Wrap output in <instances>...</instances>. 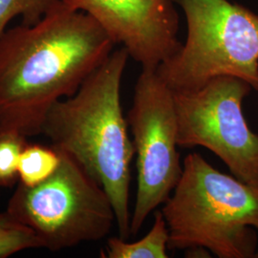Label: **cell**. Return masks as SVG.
<instances>
[{
    "label": "cell",
    "mask_w": 258,
    "mask_h": 258,
    "mask_svg": "<svg viewBox=\"0 0 258 258\" xmlns=\"http://www.w3.org/2000/svg\"><path fill=\"white\" fill-rule=\"evenodd\" d=\"M116 44L92 17L61 0L34 25L0 36V131L41 134L55 103L77 92Z\"/></svg>",
    "instance_id": "cell-1"
},
{
    "label": "cell",
    "mask_w": 258,
    "mask_h": 258,
    "mask_svg": "<svg viewBox=\"0 0 258 258\" xmlns=\"http://www.w3.org/2000/svg\"><path fill=\"white\" fill-rule=\"evenodd\" d=\"M129 55L113 51L73 96L55 103L41 134L67 153L102 185L115 212L120 238L128 239L131 164L135 156L128 122L120 103V86Z\"/></svg>",
    "instance_id": "cell-2"
},
{
    "label": "cell",
    "mask_w": 258,
    "mask_h": 258,
    "mask_svg": "<svg viewBox=\"0 0 258 258\" xmlns=\"http://www.w3.org/2000/svg\"><path fill=\"white\" fill-rule=\"evenodd\" d=\"M168 249L203 247L219 258H251L256 252L258 185L222 173L194 152L161 209Z\"/></svg>",
    "instance_id": "cell-3"
},
{
    "label": "cell",
    "mask_w": 258,
    "mask_h": 258,
    "mask_svg": "<svg viewBox=\"0 0 258 258\" xmlns=\"http://www.w3.org/2000/svg\"><path fill=\"white\" fill-rule=\"evenodd\" d=\"M187 35L157 69L172 91L194 90L231 76L258 91V15L229 0H175Z\"/></svg>",
    "instance_id": "cell-4"
},
{
    "label": "cell",
    "mask_w": 258,
    "mask_h": 258,
    "mask_svg": "<svg viewBox=\"0 0 258 258\" xmlns=\"http://www.w3.org/2000/svg\"><path fill=\"white\" fill-rule=\"evenodd\" d=\"M60 151V150H59ZM55 173L41 184H18L6 212L51 251L105 238L116 224L110 199L74 158L60 151Z\"/></svg>",
    "instance_id": "cell-5"
},
{
    "label": "cell",
    "mask_w": 258,
    "mask_h": 258,
    "mask_svg": "<svg viewBox=\"0 0 258 258\" xmlns=\"http://www.w3.org/2000/svg\"><path fill=\"white\" fill-rule=\"evenodd\" d=\"M252 90L241 79L222 76L194 90L173 91L177 144L211 150L246 184L258 185V134L242 110Z\"/></svg>",
    "instance_id": "cell-6"
},
{
    "label": "cell",
    "mask_w": 258,
    "mask_h": 258,
    "mask_svg": "<svg viewBox=\"0 0 258 258\" xmlns=\"http://www.w3.org/2000/svg\"><path fill=\"white\" fill-rule=\"evenodd\" d=\"M126 120L137 157V194L130 221V233L136 235L172 194L183 172L173 91L157 69H142Z\"/></svg>",
    "instance_id": "cell-7"
},
{
    "label": "cell",
    "mask_w": 258,
    "mask_h": 258,
    "mask_svg": "<svg viewBox=\"0 0 258 258\" xmlns=\"http://www.w3.org/2000/svg\"><path fill=\"white\" fill-rule=\"evenodd\" d=\"M90 15L142 69L156 70L182 45L175 0H63Z\"/></svg>",
    "instance_id": "cell-8"
},
{
    "label": "cell",
    "mask_w": 258,
    "mask_h": 258,
    "mask_svg": "<svg viewBox=\"0 0 258 258\" xmlns=\"http://www.w3.org/2000/svg\"><path fill=\"white\" fill-rule=\"evenodd\" d=\"M169 231L166 219L161 212H154V222L143 238L128 243L120 237H111L101 251L102 257L107 258H167Z\"/></svg>",
    "instance_id": "cell-9"
},
{
    "label": "cell",
    "mask_w": 258,
    "mask_h": 258,
    "mask_svg": "<svg viewBox=\"0 0 258 258\" xmlns=\"http://www.w3.org/2000/svg\"><path fill=\"white\" fill-rule=\"evenodd\" d=\"M60 161V151L54 146L28 143L19 158V184L35 186L43 183L55 173Z\"/></svg>",
    "instance_id": "cell-10"
},
{
    "label": "cell",
    "mask_w": 258,
    "mask_h": 258,
    "mask_svg": "<svg viewBox=\"0 0 258 258\" xmlns=\"http://www.w3.org/2000/svg\"><path fill=\"white\" fill-rule=\"evenodd\" d=\"M61 0H0V36L14 19L21 24L34 25L43 19Z\"/></svg>",
    "instance_id": "cell-11"
},
{
    "label": "cell",
    "mask_w": 258,
    "mask_h": 258,
    "mask_svg": "<svg viewBox=\"0 0 258 258\" xmlns=\"http://www.w3.org/2000/svg\"><path fill=\"white\" fill-rule=\"evenodd\" d=\"M27 137L13 131H0V189L19 183V158Z\"/></svg>",
    "instance_id": "cell-12"
},
{
    "label": "cell",
    "mask_w": 258,
    "mask_h": 258,
    "mask_svg": "<svg viewBox=\"0 0 258 258\" xmlns=\"http://www.w3.org/2000/svg\"><path fill=\"white\" fill-rule=\"evenodd\" d=\"M43 248L41 241L27 227L14 221L0 223V258H7L19 251Z\"/></svg>",
    "instance_id": "cell-13"
},
{
    "label": "cell",
    "mask_w": 258,
    "mask_h": 258,
    "mask_svg": "<svg viewBox=\"0 0 258 258\" xmlns=\"http://www.w3.org/2000/svg\"><path fill=\"white\" fill-rule=\"evenodd\" d=\"M211 251L203 247H194L185 249V256L186 257H212L210 254Z\"/></svg>",
    "instance_id": "cell-14"
},
{
    "label": "cell",
    "mask_w": 258,
    "mask_h": 258,
    "mask_svg": "<svg viewBox=\"0 0 258 258\" xmlns=\"http://www.w3.org/2000/svg\"><path fill=\"white\" fill-rule=\"evenodd\" d=\"M10 219H11V217H10L9 215L7 214V212H4L0 213V223L8 221Z\"/></svg>",
    "instance_id": "cell-15"
},
{
    "label": "cell",
    "mask_w": 258,
    "mask_h": 258,
    "mask_svg": "<svg viewBox=\"0 0 258 258\" xmlns=\"http://www.w3.org/2000/svg\"><path fill=\"white\" fill-rule=\"evenodd\" d=\"M254 258H258V249L257 250H256V252H255V255H254Z\"/></svg>",
    "instance_id": "cell-16"
}]
</instances>
